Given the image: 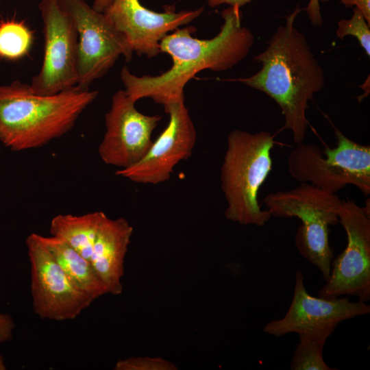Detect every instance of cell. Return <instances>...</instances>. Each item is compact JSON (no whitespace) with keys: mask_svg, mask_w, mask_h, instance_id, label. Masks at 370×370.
I'll return each instance as SVG.
<instances>
[{"mask_svg":"<svg viewBox=\"0 0 370 370\" xmlns=\"http://www.w3.org/2000/svg\"><path fill=\"white\" fill-rule=\"evenodd\" d=\"M223 20L219 32L210 39L192 36L193 26L177 28L160 43V51L169 55L171 67L156 76H136L124 66L120 73L125 91L136 102L150 98L164 107L184 98V88L199 72L232 69L249 53L254 42L251 30L242 25V12L230 6L221 12Z\"/></svg>","mask_w":370,"mask_h":370,"instance_id":"1","label":"cell"},{"mask_svg":"<svg viewBox=\"0 0 370 370\" xmlns=\"http://www.w3.org/2000/svg\"><path fill=\"white\" fill-rule=\"evenodd\" d=\"M298 5L286 17L267 42L265 50L254 58L262 66L251 76L232 81L264 92L281 109L283 130L291 131L294 142H304L308 121V102L325 84L324 71L304 36L295 27Z\"/></svg>","mask_w":370,"mask_h":370,"instance_id":"2","label":"cell"},{"mask_svg":"<svg viewBox=\"0 0 370 370\" xmlns=\"http://www.w3.org/2000/svg\"><path fill=\"white\" fill-rule=\"evenodd\" d=\"M97 95L77 85L40 95L18 80L0 84V141L15 151L42 147L69 132Z\"/></svg>","mask_w":370,"mask_h":370,"instance_id":"3","label":"cell"},{"mask_svg":"<svg viewBox=\"0 0 370 370\" xmlns=\"http://www.w3.org/2000/svg\"><path fill=\"white\" fill-rule=\"evenodd\" d=\"M273 136L267 131H232L221 169V189L227 201L225 217L243 225L263 226L271 215L258 197L272 169Z\"/></svg>","mask_w":370,"mask_h":370,"instance_id":"4","label":"cell"},{"mask_svg":"<svg viewBox=\"0 0 370 370\" xmlns=\"http://www.w3.org/2000/svg\"><path fill=\"white\" fill-rule=\"evenodd\" d=\"M342 200L336 193L309 183L267 195L263 202L271 217H297L301 221L295 243L299 254L317 267L326 281L333 254L329 243V226L338 223Z\"/></svg>","mask_w":370,"mask_h":370,"instance_id":"5","label":"cell"},{"mask_svg":"<svg viewBox=\"0 0 370 370\" xmlns=\"http://www.w3.org/2000/svg\"><path fill=\"white\" fill-rule=\"evenodd\" d=\"M336 146L296 144L288 158V172L301 183H309L336 193L348 184L356 186L365 196L370 194V147L354 142L337 128Z\"/></svg>","mask_w":370,"mask_h":370,"instance_id":"6","label":"cell"},{"mask_svg":"<svg viewBox=\"0 0 370 370\" xmlns=\"http://www.w3.org/2000/svg\"><path fill=\"white\" fill-rule=\"evenodd\" d=\"M338 223L344 228L347 244L331 264L329 278L318 296L335 298L355 296L364 302L370 299V208L351 200L343 201Z\"/></svg>","mask_w":370,"mask_h":370,"instance_id":"7","label":"cell"},{"mask_svg":"<svg viewBox=\"0 0 370 370\" xmlns=\"http://www.w3.org/2000/svg\"><path fill=\"white\" fill-rule=\"evenodd\" d=\"M44 55L39 72L29 86L40 95H51L77 85L78 33L75 22L60 0H40Z\"/></svg>","mask_w":370,"mask_h":370,"instance_id":"8","label":"cell"},{"mask_svg":"<svg viewBox=\"0 0 370 370\" xmlns=\"http://www.w3.org/2000/svg\"><path fill=\"white\" fill-rule=\"evenodd\" d=\"M73 18L78 33L77 86L89 88L123 56L129 62L133 51L125 37L84 0H60Z\"/></svg>","mask_w":370,"mask_h":370,"instance_id":"9","label":"cell"},{"mask_svg":"<svg viewBox=\"0 0 370 370\" xmlns=\"http://www.w3.org/2000/svg\"><path fill=\"white\" fill-rule=\"evenodd\" d=\"M33 310L42 319H74L95 301L71 282L37 234L26 241Z\"/></svg>","mask_w":370,"mask_h":370,"instance_id":"10","label":"cell"},{"mask_svg":"<svg viewBox=\"0 0 370 370\" xmlns=\"http://www.w3.org/2000/svg\"><path fill=\"white\" fill-rule=\"evenodd\" d=\"M135 103L125 90H118L112 97L105 116L106 132L98 148L106 164L128 168L144 157L153 143L152 132L162 116L140 112Z\"/></svg>","mask_w":370,"mask_h":370,"instance_id":"11","label":"cell"},{"mask_svg":"<svg viewBox=\"0 0 370 370\" xmlns=\"http://www.w3.org/2000/svg\"><path fill=\"white\" fill-rule=\"evenodd\" d=\"M164 109L169 115L166 128L140 160L128 168L119 169L116 175L138 184H158L169 180L174 167L191 156L197 134L184 98Z\"/></svg>","mask_w":370,"mask_h":370,"instance_id":"12","label":"cell"},{"mask_svg":"<svg viewBox=\"0 0 370 370\" xmlns=\"http://www.w3.org/2000/svg\"><path fill=\"white\" fill-rule=\"evenodd\" d=\"M203 11L201 7L176 12L171 5L164 12H157L143 6L139 0H112L103 13L123 34L133 52L152 58L161 53L160 41L169 32L192 22Z\"/></svg>","mask_w":370,"mask_h":370,"instance_id":"13","label":"cell"},{"mask_svg":"<svg viewBox=\"0 0 370 370\" xmlns=\"http://www.w3.org/2000/svg\"><path fill=\"white\" fill-rule=\"evenodd\" d=\"M369 312L370 306L366 302L351 301L348 296L327 299L310 295L306 289L301 271H297L288 310L282 319L267 323L263 332L276 337L292 332L299 334L325 327H336L343 321Z\"/></svg>","mask_w":370,"mask_h":370,"instance_id":"14","label":"cell"},{"mask_svg":"<svg viewBox=\"0 0 370 370\" xmlns=\"http://www.w3.org/2000/svg\"><path fill=\"white\" fill-rule=\"evenodd\" d=\"M132 233L133 227L125 218L112 219L106 215L97 234L90 262L108 293L114 295L123 291L125 258Z\"/></svg>","mask_w":370,"mask_h":370,"instance_id":"15","label":"cell"},{"mask_svg":"<svg viewBox=\"0 0 370 370\" xmlns=\"http://www.w3.org/2000/svg\"><path fill=\"white\" fill-rule=\"evenodd\" d=\"M37 237L75 288L95 300L108 293L92 263L66 242L53 236Z\"/></svg>","mask_w":370,"mask_h":370,"instance_id":"16","label":"cell"},{"mask_svg":"<svg viewBox=\"0 0 370 370\" xmlns=\"http://www.w3.org/2000/svg\"><path fill=\"white\" fill-rule=\"evenodd\" d=\"M106 214L101 211L82 215L58 214L50 223L51 236L58 237L90 262L99 226Z\"/></svg>","mask_w":370,"mask_h":370,"instance_id":"17","label":"cell"},{"mask_svg":"<svg viewBox=\"0 0 370 370\" xmlns=\"http://www.w3.org/2000/svg\"><path fill=\"white\" fill-rule=\"evenodd\" d=\"M336 327L330 326L297 334L299 343L290 364L291 370H334L323 356L324 345Z\"/></svg>","mask_w":370,"mask_h":370,"instance_id":"18","label":"cell"},{"mask_svg":"<svg viewBox=\"0 0 370 370\" xmlns=\"http://www.w3.org/2000/svg\"><path fill=\"white\" fill-rule=\"evenodd\" d=\"M32 34L22 21L8 19L0 22V58L14 60L29 50Z\"/></svg>","mask_w":370,"mask_h":370,"instance_id":"19","label":"cell"},{"mask_svg":"<svg viewBox=\"0 0 370 370\" xmlns=\"http://www.w3.org/2000/svg\"><path fill=\"white\" fill-rule=\"evenodd\" d=\"M362 13L356 8L353 9V14L349 19H342L338 22L336 34L343 39L347 36L356 37L367 55L370 56V29Z\"/></svg>","mask_w":370,"mask_h":370,"instance_id":"20","label":"cell"},{"mask_svg":"<svg viewBox=\"0 0 370 370\" xmlns=\"http://www.w3.org/2000/svg\"><path fill=\"white\" fill-rule=\"evenodd\" d=\"M115 370H177L175 364L162 357L132 356L118 360Z\"/></svg>","mask_w":370,"mask_h":370,"instance_id":"21","label":"cell"},{"mask_svg":"<svg viewBox=\"0 0 370 370\" xmlns=\"http://www.w3.org/2000/svg\"><path fill=\"white\" fill-rule=\"evenodd\" d=\"M251 1L252 0H207V2L211 8H215L223 4L241 8ZM305 10L313 26H321L323 24L319 0H309Z\"/></svg>","mask_w":370,"mask_h":370,"instance_id":"22","label":"cell"},{"mask_svg":"<svg viewBox=\"0 0 370 370\" xmlns=\"http://www.w3.org/2000/svg\"><path fill=\"white\" fill-rule=\"evenodd\" d=\"M14 328L13 318L8 314L0 313V344L12 338Z\"/></svg>","mask_w":370,"mask_h":370,"instance_id":"23","label":"cell"},{"mask_svg":"<svg viewBox=\"0 0 370 370\" xmlns=\"http://www.w3.org/2000/svg\"><path fill=\"white\" fill-rule=\"evenodd\" d=\"M346 8H358L370 25V0H339Z\"/></svg>","mask_w":370,"mask_h":370,"instance_id":"24","label":"cell"},{"mask_svg":"<svg viewBox=\"0 0 370 370\" xmlns=\"http://www.w3.org/2000/svg\"><path fill=\"white\" fill-rule=\"evenodd\" d=\"M112 1V0H94L92 7L96 11L103 12Z\"/></svg>","mask_w":370,"mask_h":370,"instance_id":"25","label":"cell"},{"mask_svg":"<svg viewBox=\"0 0 370 370\" xmlns=\"http://www.w3.org/2000/svg\"><path fill=\"white\" fill-rule=\"evenodd\" d=\"M5 366L3 362V358L2 356L0 355V370L1 369H5Z\"/></svg>","mask_w":370,"mask_h":370,"instance_id":"26","label":"cell"},{"mask_svg":"<svg viewBox=\"0 0 370 370\" xmlns=\"http://www.w3.org/2000/svg\"><path fill=\"white\" fill-rule=\"evenodd\" d=\"M1 1V0H0V2Z\"/></svg>","mask_w":370,"mask_h":370,"instance_id":"27","label":"cell"}]
</instances>
